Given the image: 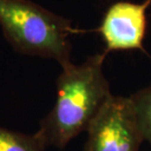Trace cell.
<instances>
[{
    "instance_id": "6",
    "label": "cell",
    "mask_w": 151,
    "mask_h": 151,
    "mask_svg": "<svg viewBox=\"0 0 151 151\" xmlns=\"http://www.w3.org/2000/svg\"><path fill=\"white\" fill-rule=\"evenodd\" d=\"M129 97L144 141L151 145V83Z\"/></svg>"
},
{
    "instance_id": "4",
    "label": "cell",
    "mask_w": 151,
    "mask_h": 151,
    "mask_svg": "<svg viewBox=\"0 0 151 151\" xmlns=\"http://www.w3.org/2000/svg\"><path fill=\"white\" fill-rule=\"evenodd\" d=\"M151 0L135 3L120 0L104 12L96 29L105 44V51H144L147 32V10Z\"/></svg>"
},
{
    "instance_id": "5",
    "label": "cell",
    "mask_w": 151,
    "mask_h": 151,
    "mask_svg": "<svg viewBox=\"0 0 151 151\" xmlns=\"http://www.w3.org/2000/svg\"><path fill=\"white\" fill-rule=\"evenodd\" d=\"M37 134H26L0 127V151H46Z\"/></svg>"
},
{
    "instance_id": "2",
    "label": "cell",
    "mask_w": 151,
    "mask_h": 151,
    "mask_svg": "<svg viewBox=\"0 0 151 151\" xmlns=\"http://www.w3.org/2000/svg\"><path fill=\"white\" fill-rule=\"evenodd\" d=\"M0 27L15 51L71 63L72 22L29 0H0Z\"/></svg>"
},
{
    "instance_id": "1",
    "label": "cell",
    "mask_w": 151,
    "mask_h": 151,
    "mask_svg": "<svg viewBox=\"0 0 151 151\" xmlns=\"http://www.w3.org/2000/svg\"><path fill=\"white\" fill-rule=\"evenodd\" d=\"M107 52L88 56L81 64L63 66L56 80L57 97L51 111L39 122L37 135L45 146L63 149L86 132L113 94L105 77Z\"/></svg>"
},
{
    "instance_id": "3",
    "label": "cell",
    "mask_w": 151,
    "mask_h": 151,
    "mask_svg": "<svg viewBox=\"0 0 151 151\" xmlns=\"http://www.w3.org/2000/svg\"><path fill=\"white\" fill-rule=\"evenodd\" d=\"M86 132L83 151H139L144 141L126 96H111Z\"/></svg>"
}]
</instances>
